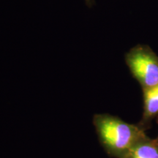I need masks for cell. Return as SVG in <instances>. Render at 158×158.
<instances>
[{"label":"cell","instance_id":"1","mask_svg":"<svg viewBox=\"0 0 158 158\" xmlns=\"http://www.w3.org/2000/svg\"><path fill=\"white\" fill-rule=\"evenodd\" d=\"M92 122L99 141L111 157L122 158L134 145L148 136L140 124L127 123L110 114H94Z\"/></svg>","mask_w":158,"mask_h":158},{"label":"cell","instance_id":"2","mask_svg":"<svg viewBox=\"0 0 158 158\" xmlns=\"http://www.w3.org/2000/svg\"><path fill=\"white\" fill-rule=\"evenodd\" d=\"M124 59L142 89L158 84V56L149 46L136 45L125 54Z\"/></svg>","mask_w":158,"mask_h":158},{"label":"cell","instance_id":"3","mask_svg":"<svg viewBox=\"0 0 158 158\" xmlns=\"http://www.w3.org/2000/svg\"><path fill=\"white\" fill-rule=\"evenodd\" d=\"M143 90V112L140 124L146 127L158 116V84Z\"/></svg>","mask_w":158,"mask_h":158},{"label":"cell","instance_id":"4","mask_svg":"<svg viewBox=\"0 0 158 158\" xmlns=\"http://www.w3.org/2000/svg\"><path fill=\"white\" fill-rule=\"evenodd\" d=\"M122 158H158V136H149L139 141L130 149Z\"/></svg>","mask_w":158,"mask_h":158},{"label":"cell","instance_id":"5","mask_svg":"<svg viewBox=\"0 0 158 158\" xmlns=\"http://www.w3.org/2000/svg\"><path fill=\"white\" fill-rule=\"evenodd\" d=\"M84 2L88 7H92L94 5V0H84Z\"/></svg>","mask_w":158,"mask_h":158},{"label":"cell","instance_id":"6","mask_svg":"<svg viewBox=\"0 0 158 158\" xmlns=\"http://www.w3.org/2000/svg\"><path fill=\"white\" fill-rule=\"evenodd\" d=\"M157 118V124H158V116H157V118Z\"/></svg>","mask_w":158,"mask_h":158}]
</instances>
